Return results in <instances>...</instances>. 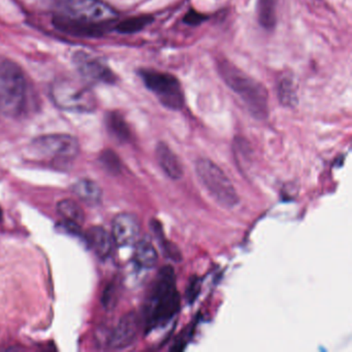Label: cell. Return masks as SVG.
I'll list each match as a JSON object with an SVG mask.
<instances>
[{"instance_id":"3","label":"cell","mask_w":352,"mask_h":352,"mask_svg":"<svg viewBox=\"0 0 352 352\" xmlns=\"http://www.w3.org/2000/svg\"><path fill=\"white\" fill-rule=\"evenodd\" d=\"M26 102V79L21 67L13 61L0 63V110L7 116L17 117Z\"/></svg>"},{"instance_id":"25","label":"cell","mask_w":352,"mask_h":352,"mask_svg":"<svg viewBox=\"0 0 352 352\" xmlns=\"http://www.w3.org/2000/svg\"><path fill=\"white\" fill-rule=\"evenodd\" d=\"M206 17L203 14L197 13L195 11H190L184 17V22L188 25L197 26L205 21Z\"/></svg>"},{"instance_id":"5","label":"cell","mask_w":352,"mask_h":352,"mask_svg":"<svg viewBox=\"0 0 352 352\" xmlns=\"http://www.w3.org/2000/svg\"><path fill=\"white\" fill-rule=\"evenodd\" d=\"M51 98L61 110L91 113L96 109L94 91L85 84L72 79H61L51 87Z\"/></svg>"},{"instance_id":"6","label":"cell","mask_w":352,"mask_h":352,"mask_svg":"<svg viewBox=\"0 0 352 352\" xmlns=\"http://www.w3.org/2000/svg\"><path fill=\"white\" fill-rule=\"evenodd\" d=\"M80 145L78 140L65 133H52L36 138L30 144V152L36 160L65 164L77 157Z\"/></svg>"},{"instance_id":"18","label":"cell","mask_w":352,"mask_h":352,"mask_svg":"<svg viewBox=\"0 0 352 352\" xmlns=\"http://www.w3.org/2000/svg\"><path fill=\"white\" fill-rule=\"evenodd\" d=\"M57 211L63 220L82 226L85 221V215L82 208L73 199H63L57 205Z\"/></svg>"},{"instance_id":"20","label":"cell","mask_w":352,"mask_h":352,"mask_svg":"<svg viewBox=\"0 0 352 352\" xmlns=\"http://www.w3.org/2000/svg\"><path fill=\"white\" fill-rule=\"evenodd\" d=\"M153 22L151 16H138V17L129 18L120 22L117 25L116 30L119 34H133L143 30L146 26Z\"/></svg>"},{"instance_id":"14","label":"cell","mask_w":352,"mask_h":352,"mask_svg":"<svg viewBox=\"0 0 352 352\" xmlns=\"http://www.w3.org/2000/svg\"><path fill=\"white\" fill-rule=\"evenodd\" d=\"M54 25L61 32L73 34V36H94L96 34H102V28H104V26L92 25V24L79 21L69 16L67 17L59 16V17L55 18Z\"/></svg>"},{"instance_id":"2","label":"cell","mask_w":352,"mask_h":352,"mask_svg":"<svg viewBox=\"0 0 352 352\" xmlns=\"http://www.w3.org/2000/svg\"><path fill=\"white\" fill-rule=\"evenodd\" d=\"M219 72L226 84L242 98L252 116L257 119L267 116V90L261 83L228 61H220Z\"/></svg>"},{"instance_id":"7","label":"cell","mask_w":352,"mask_h":352,"mask_svg":"<svg viewBox=\"0 0 352 352\" xmlns=\"http://www.w3.org/2000/svg\"><path fill=\"white\" fill-rule=\"evenodd\" d=\"M146 87L156 94L162 104L170 110H180L184 104V94L180 82L170 74L143 69L140 72Z\"/></svg>"},{"instance_id":"19","label":"cell","mask_w":352,"mask_h":352,"mask_svg":"<svg viewBox=\"0 0 352 352\" xmlns=\"http://www.w3.org/2000/svg\"><path fill=\"white\" fill-rule=\"evenodd\" d=\"M107 126L109 131L116 138L118 141L127 142L131 139V131L126 121L122 115L117 112H112L107 116Z\"/></svg>"},{"instance_id":"1","label":"cell","mask_w":352,"mask_h":352,"mask_svg":"<svg viewBox=\"0 0 352 352\" xmlns=\"http://www.w3.org/2000/svg\"><path fill=\"white\" fill-rule=\"evenodd\" d=\"M180 308V294L176 286L174 269L166 265L154 282L145 312L148 331L168 323Z\"/></svg>"},{"instance_id":"26","label":"cell","mask_w":352,"mask_h":352,"mask_svg":"<svg viewBox=\"0 0 352 352\" xmlns=\"http://www.w3.org/2000/svg\"><path fill=\"white\" fill-rule=\"evenodd\" d=\"M3 220V210H1V208H0V221Z\"/></svg>"},{"instance_id":"11","label":"cell","mask_w":352,"mask_h":352,"mask_svg":"<svg viewBox=\"0 0 352 352\" xmlns=\"http://www.w3.org/2000/svg\"><path fill=\"white\" fill-rule=\"evenodd\" d=\"M140 329V319L135 312H129L121 317L118 324L109 337L108 345L112 349H124L133 345Z\"/></svg>"},{"instance_id":"15","label":"cell","mask_w":352,"mask_h":352,"mask_svg":"<svg viewBox=\"0 0 352 352\" xmlns=\"http://www.w3.org/2000/svg\"><path fill=\"white\" fill-rule=\"evenodd\" d=\"M73 191L82 201L96 206L102 201V191L100 185L89 179H81L74 184Z\"/></svg>"},{"instance_id":"22","label":"cell","mask_w":352,"mask_h":352,"mask_svg":"<svg viewBox=\"0 0 352 352\" xmlns=\"http://www.w3.org/2000/svg\"><path fill=\"white\" fill-rule=\"evenodd\" d=\"M102 162L106 166L107 170H110V172H120V160H119L118 156L112 150H107L106 152L102 154Z\"/></svg>"},{"instance_id":"17","label":"cell","mask_w":352,"mask_h":352,"mask_svg":"<svg viewBox=\"0 0 352 352\" xmlns=\"http://www.w3.org/2000/svg\"><path fill=\"white\" fill-rule=\"evenodd\" d=\"M277 0H257L258 21L263 28L272 30L277 22Z\"/></svg>"},{"instance_id":"8","label":"cell","mask_w":352,"mask_h":352,"mask_svg":"<svg viewBox=\"0 0 352 352\" xmlns=\"http://www.w3.org/2000/svg\"><path fill=\"white\" fill-rule=\"evenodd\" d=\"M69 17L92 25L104 26L117 17L113 8L102 0H67Z\"/></svg>"},{"instance_id":"21","label":"cell","mask_w":352,"mask_h":352,"mask_svg":"<svg viewBox=\"0 0 352 352\" xmlns=\"http://www.w3.org/2000/svg\"><path fill=\"white\" fill-rule=\"evenodd\" d=\"M280 102L284 106L294 107L296 104V91H294V83L288 78H284L279 83Z\"/></svg>"},{"instance_id":"24","label":"cell","mask_w":352,"mask_h":352,"mask_svg":"<svg viewBox=\"0 0 352 352\" xmlns=\"http://www.w3.org/2000/svg\"><path fill=\"white\" fill-rule=\"evenodd\" d=\"M117 302V290L114 284H111L107 287L106 292L102 296V304L106 307L107 310H112L115 308Z\"/></svg>"},{"instance_id":"4","label":"cell","mask_w":352,"mask_h":352,"mask_svg":"<svg viewBox=\"0 0 352 352\" xmlns=\"http://www.w3.org/2000/svg\"><path fill=\"white\" fill-rule=\"evenodd\" d=\"M195 173L199 182L218 205L226 209L238 206L240 199L234 184L215 162L209 158H199L195 162Z\"/></svg>"},{"instance_id":"16","label":"cell","mask_w":352,"mask_h":352,"mask_svg":"<svg viewBox=\"0 0 352 352\" xmlns=\"http://www.w3.org/2000/svg\"><path fill=\"white\" fill-rule=\"evenodd\" d=\"M135 263L142 269H152L158 261V253L154 245L150 241L141 240L135 243Z\"/></svg>"},{"instance_id":"10","label":"cell","mask_w":352,"mask_h":352,"mask_svg":"<svg viewBox=\"0 0 352 352\" xmlns=\"http://www.w3.org/2000/svg\"><path fill=\"white\" fill-rule=\"evenodd\" d=\"M75 63L80 74L89 81L106 84H114L116 82L115 74L100 59L94 58L91 55L84 52H79L76 54Z\"/></svg>"},{"instance_id":"12","label":"cell","mask_w":352,"mask_h":352,"mask_svg":"<svg viewBox=\"0 0 352 352\" xmlns=\"http://www.w3.org/2000/svg\"><path fill=\"white\" fill-rule=\"evenodd\" d=\"M155 156L158 166L168 178L175 181L182 178L184 174L182 164L176 153L166 143L162 142L156 146Z\"/></svg>"},{"instance_id":"23","label":"cell","mask_w":352,"mask_h":352,"mask_svg":"<svg viewBox=\"0 0 352 352\" xmlns=\"http://www.w3.org/2000/svg\"><path fill=\"white\" fill-rule=\"evenodd\" d=\"M201 281L199 277H192L189 280L188 284L186 287V300H188L189 304H192L199 292H201Z\"/></svg>"},{"instance_id":"9","label":"cell","mask_w":352,"mask_h":352,"mask_svg":"<svg viewBox=\"0 0 352 352\" xmlns=\"http://www.w3.org/2000/svg\"><path fill=\"white\" fill-rule=\"evenodd\" d=\"M140 234L141 224L133 214H118L113 220L112 238L117 246H133L139 241Z\"/></svg>"},{"instance_id":"13","label":"cell","mask_w":352,"mask_h":352,"mask_svg":"<svg viewBox=\"0 0 352 352\" xmlns=\"http://www.w3.org/2000/svg\"><path fill=\"white\" fill-rule=\"evenodd\" d=\"M88 246L100 259H107L112 252L113 238L102 226H92L86 232Z\"/></svg>"}]
</instances>
